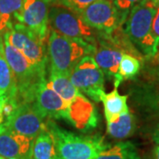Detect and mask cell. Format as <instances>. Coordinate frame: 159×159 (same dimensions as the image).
<instances>
[{"instance_id": "obj_1", "label": "cell", "mask_w": 159, "mask_h": 159, "mask_svg": "<svg viewBox=\"0 0 159 159\" xmlns=\"http://www.w3.org/2000/svg\"><path fill=\"white\" fill-rule=\"evenodd\" d=\"M94 51L90 43L73 39L50 29L47 37V63L50 73L68 76L88 53Z\"/></svg>"}, {"instance_id": "obj_2", "label": "cell", "mask_w": 159, "mask_h": 159, "mask_svg": "<svg viewBox=\"0 0 159 159\" xmlns=\"http://www.w3.org/2000/svg\"><path fill=\"white\" fill-rule=\"evenodd\" d=\"M157 7L147 0L134 6L124 20V32L133 45L147 57L157 53L152 34V23Z\"/></svg>"}, {"instance_id": "obj_3", "label": "cell", "mask_w": 159, "mask_h": 159, "mask_svg": "<svg viewBox=\"0 0 159 159\" xmlns=\"http://www.w3.org/2000/svg\"><path fill=\"white\" fill-rule=\"evenodd\" d=\"M57 148L58 159H96L108 146L99 137L82 136L65 130L48 121Z\"/></svg>"}, {"instance_id": "obj_4", "label": "cell", "mask_w": 159, "mask_h": 159, "mask_svg": "<svg viewBox=\"0 0 159 159\" xmlns=\"http://www.w3.org/2000/svg\"><path fill=\"white\" fill-rule=\"evenodd\" d=\"M3 54L16 80L18 102L30 101L35 86L45 80L46 72L29 62L5 37H3Z\"/></svg>"}, {"instance_id": "obj_5", "label": "cell", "mask_w": 159, "mask_h": 159, "mask_svg": "<svg viewBox=\"0 0 159 159\" xmlns=\"http://www.w3.org/2000/svg\"><path fill=\"white\" fill-rule=\"evenodd\" d=\"M11 46L37 68L46 72L47 49L45 40H43L32 30L21 23L15 22L3 34Z\"/></svg>"}, {"instance_id": "obj_6", "label": "cell", "mask_w": 159, "mask_h": 159, "mask_svg": "<svg viewBox=\"0 0 159 159\" xmlns=\"http://www.w3.org/2000/svg\"><path fill=\"white\" fill-rule=\"evenodd\" d=\"M47 118L42 113L33 101L18 102L11 113L6 116L4 125L20 134L34 139L48 129Z\"/></svg>"}, {"instance_id": "obj_7", "label": "cell", "mask_w": 159, "mask_h": 159, "mask_svg": "<svg viewBox=\"0 0 159 159\" xmlns=\"http://www.w3.org/2000/svg\"><path fill=\"white\" fill-rule=\"evenodd\" d=\"M49 29L73 39L90 43L94 42V31L80 14L65 6L53 4L49 11Z\"/></svg>"}, {"instance_id": "obj_8", "label": "cell", "mask_w": 159, "mask_h": 159, "mask_svg": "<svg viewBox=\"0 0 159 159\" xmlns=\"http://www.w3.org/2000/svg\"><path fill=\"white\" fill-rule=\"evenodd\" d=\"M79 14L91 29L107 34L114 32L125 19L114 0H97L80 11Z\"/></svg>"}, {"instance_id": "obj_9", "label": "cell", "mask_w": 159, "mask_h": 159, "mask_svg": "<svg viewBox=\"0 0 159 159\" xmlns=\"http://www.w3.org/2000/svg\"><path fill=\"white\" fill-rule=\"evenodd\" d=\"M69 79L80 91L94 101H100L104 85V74L91 56H85L73 69Z\"/></svg>"}, {"instance_id": "obj_10", "label": "cell", "mask_w": 159, "mask_h": 159, "mask_svg": "<svg viewBox=\"0 0 159 159\" xmlns=\"http://www.w3.org/2000/svg\"><path fill=\"white\" fill-rule=\"evenodd\" d=\"M55 0H25L21 11L15 20L28 27L41 39L49 34V11Z\"/></svg>"}, {"instance_id": "obj_11", "label": "cell", "mask_w": 159, "mask_h": 159, "mask_svg": "<svg viewBox=\"0 0 159 159\" xmlns=\"http://www.w3.org/2000/svg\"><path fill=\"white\" fill-rule=\"evenodd\" d=\"M31 101L34 102L46 118L64 119L68 122L70 117L69 103L48 86L46 80H42L35 86Z\"/></svg>"}, {"instance_id": "obj_12", "label": "cell", "mask_w": 159, "mask_h": 159, "mask_svg": "<svg viewBox=\"0 0 159 159\" xmlns=\"http://www.w3.org/2000/svg\"><path fill=\"white\" fill-rule=\"evenodd\" d=\"M33 141L0 124V157L6 159H25L31 157Z\"/></svg>"}, {"instance_id": "obj_13", "label": "cell", "mask_w": 159, "mask_h": 159, "mask_svg": "<svg viewBox=\"0 0 159 159\" xmlns=\"http://www.w3.org/2000/svg\"><path fill=\"white\" fill-rule=\"evenodd\" d=\"M93 58L101 68L102 73L108 78H115L119 71V66L123 51L118 46L100 44L94 48Z\"/></svg>"}, {"instance_id": "obj_14", "label": "cell", "mask_w": 159, "mask_h": 159, "mask_svg": "<svg viewBox=\"0 0 159 159\" xmlns=\"http://www.w3.org/2000/svg\"><path fill=\"white\" fill-rule=\"evenodd\" d=\"M100 101L103 103L107 123L119 118L120 114L129 111L127 106V96L120 95L117 88H114L113 90L110 93H105L103 91L100 96Z\"/></svg>"}, {"instance_id": "obj_15", "label": "cell", "mask_w": 159, "mask_h": 159, "mask_svg": "<svg viewBox=\"0 0 159 159\" xmlns=\"http://www.w3.org/2000/svg\"><path fill=\"white\" fill-rule=\"evenodd\" d=\"M0 94L18 103V87L14 74L3 54V43L0 44Z\"/></svg>"}, {"instance_id": "obj_16", "label": "cell", "mask_w": 159, "mask_h": 159, "mask_svg": "<svg viewBox=\"0 0 159 159\" xmlns=\"http://www.w3.org/2000/svg\"><path fill=\"white\" fill-rule=\"evenodd\" d=\"M30 156L32 159H58L55 141L49 129L34 138Z\"/></svg>"}, {"instance_id": "obj_17", "label": "cell", "mask_w": 159, "mask_h": 159, "mask_svg": "<svg viewBox=\"0 0 159 159\" xmlns=\"http://www.w3.org/2000/svg\"><path fill=\"white\" fill-rule=\"evenodd\" d=\"M47 84L68 103L81 95L80 91L71 82L68 76L63 74L50 73Z\"/></svg>"}, {"instance_id": "obj_18", "label": "cell", "mask_w": 159, "mask_h": 159, "mask_svg": "<svg viewBox=\"0 0 159 159\" xmlns=\"http://www.w3.org/2000/svg\"><path fill=\"white\" fill-rule=\"evenodd\" d=\"M135 130V120L129 111L123 112L119 118L107 123V133L115 139H125L131 136Z\"/></svg>"}, {"instance_id": "obj_19", "label": "cell", "mask_w": 159, "mask_h": 159, "mask_svg": "<svg viewBox=\"0 0 159 159\" xmlns=\"http://www.w3.org/2000/svg\"><path fill=\"white\" fill-rule=\"evenodd\" d=\"M25 0H0V34H3L15 22V17L22 9Z\"/></svg>"}, {"instance_id": "obj_20", "label": "cell", "mask_w": 159, "mask_h": 159, "mask_svg": "<svg viewBox=\"0 0 159 159\" xmlns=\"http://www.w3.org/2000/svg\"><path fill=\"white\" fill-rule=\"evenodd\" d=\"M96 159H141V157L133 143L121 142L103 149Z\"/></svg>"}, {"instance_id": "obj_21", "label": "cell", "mask_w": 159, "mask_h": 159, "mask_svg": "<svg viewBox=\"0 0 159 159\" xmlns=\"http://www.w3.org/2000/svg\"><path fill=\"white\" fill-rule=\"evenodd\" d=\"M141 69V63L137 57L124 53L119 63V71L114 78V88H117L124 80L134 77Z\"/></svg>"}, {"instance_id": "obj_22", "label": "cell", "mask_w": 159, "mask_h": 159, "mask_svg": "<svg viewBox=\"0 0 159 159\" xmlns=\"http://www.w3.org/2000/svg\"><path fill=\"white\" fill-rule=\"evenodd\" d=\"M97 0H55V4L65 6L79 13L84 8Z\"/></svg>"}, {"instance_id": "obj_23", "label": "cell", "mask_w": 159, "mask_h": 159, "mask_svg": "<svg viewBox=\"0 0 159 159\" xmlns=\"http://www.w3.org/2000/svg\"><path fill=\"white\" fill-rule=\"evenodd\" d=\"M17 103L10 101L6 96L0 94V124L4 123L7 115L11 113Z\"/></svg>"}, {"instance_id": "obj_24", "label": "cell", "mask_w": 159, "mask_h": 159, "mask_svg": "<svg viewBox=\"0 0 159 159\" xmlns=\"http://www.w3.org/2000/svg\"><path fill=\"white\" fill-rule=\"evenodd\" d=\"M141 1L142 0H114V3L119 11L123 13L124 17L126 18L131 9Z\"/></svg>"}, {"instance_id": "obj_25", "label": "cell", "mask_w": 159, "mask_h": 159, "mask_svg": "<svg viewBox=\"0 0 159 159\" xmlns=\"http://www.w3.org/2000/svg\"><path fill=\"white\" fill-rule=\"evenodd\" d=\"M152 34H153L155 43L157 50L159 49V5L157 7V11L154 16L153 23H152Z\"/></svg>"}, {"instance_id": "obj_26", "label": "cell", "mask_w": 159, "mask_h": 159, "mask_svg": "<svg viewBox=\"0 0 159 159\" xmlns=\"http://www.w3.org/2000/svg\"><path fill=\"white\" fill-rule=\"evenodd\" d=\"M153 141L159 145V126L155 130L153 134Z\"/></svg>"}, {"instance_id": "obj_27", "label": "cell", "mask_w": 159, "mask_h": 159, "mask_svg": "<svg viewBox=\"0 0 159 159\" xmlns=\"http://www.w3.org/2000/svg\"><path fill=\"white\" fill-rule=\"evenodd\" d=\"M155 157L156 159H159V145L155 148Z\"/></svg>"}, {"instance_id": "obj_28", "label": "cell", "mask_w": 159, "mask_h": 159, "mask_svg": "<svg viewBox=\"0 0 159 159\" xmlns=\"http://www.w3.org/2000/svg\"><path fill=\"white\" fill-rule=\"evenodd\" d=\"M147 1L150 2V3H152V4H154L155 6H157L159 5V0H147Z\"/></svg>"}, {"instance_id": "obj_29", "label": "cell", "mask_w": 159, "mask_h": 159, "mask_svg": "<svg viewBox=\"0 0 159 159\" xmlns=\"http://www.w3.org/2000/svg\"><path fill=\"white\" fill-rule=\"evenodd\" d=\"M2 43H3V37H2L1 34H0V44H1Z\"/></svg>"}, {"instance_id": "obj_30", "label": "cell", "mask_w": 159, "mask_h": 159, "mask_svg": "<svg viewBox=\"0 0 159 159\" xmlns=\"http://www.w3.org/2000/svg\"><path fill=\"white\" fill-rule=\"evenodd\" d=\"M0 159H6V158H5V157H0Z\"/></svg>"}, {"instance_id": "obj_31", "label": "cell", "mask_w": 159, "mask_h": 159, "mask_svg": "<svg viewBox=\"0 0 159 159\" xmlns=\"http://www.w3.org/2000/svg\"><path fill=\"white\" fill-rule=\"evenodd\" d=\"M25 159H32V158H31V157H27V158H25Z\"/></svg>"}]
</instances>
